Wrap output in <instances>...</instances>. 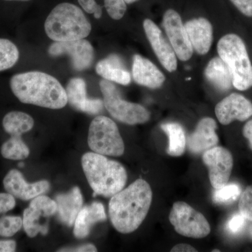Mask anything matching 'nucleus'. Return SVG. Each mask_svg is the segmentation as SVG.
Returning <instances> with one entry per match:
<instances>
[{
	"label": "nucleus",
	"instance_id": "obj_1",
	"mask_svg": "<svg viewBox=\"0 0 252 252\" xmlns=\"http://www.w3.org/2000/svg\"><path fill=\"white\" fill-rule=\"evenodd\" d=\"M152 188L148 182L138 179L111 198L109 215L119 233L135 231L145 220L152 205Z\"/></svg>",
	"mask_w": 252,
	"mask_h": 252
},
{
	"label": "nucleus",
	"instance_id": "obj_2",
	"mask_svg": "<svg viewBox=\"0 0 252 252\" xmlns=\"http://www.w3.org/2000/svg\"><path fill=\"white\" fill-rule=\"evenodd\" d=\"M10 88L20 102L52 109L67 103V94L58 79L46 73L33 71L15 74Z\"/></svg>",
	"mask_w": 252,
	"mask_h": 252
},
{
	"label": "nucleus",
	"instance_id": "obj_3",
	"mask_svg": "<svg viewBox=\"0 0 252 252\" xmlns=\"http://www.w3.org/2000/svg\"><path fill=\"white\" fill-rule=\"evenodd\" d=\"M81 165L95 195L112 198L126 186L127 175L125 167L102 154L95 152L84 154Z\"/></svg>",
	"mask_w": 252,
	"mask_h": 252
},
{
	"label": "nucleus",
	"instance_id": "obj_4",
	"mask_svg": "<svg viewBox=\"0 0 252 252\" xmlns=\"http://www.w3.org/2000/svg\"><path fill=\"white\" fill-rule=\"evenodd\" d=\"M91 25L80 8L70 3H61L51 11L44 29L55 41L78 40L90 34Z\"/></svg>",
	"mask_w": 252,
	"mask_h": 252
},
{
	"label": "nucleus",
	"instance_id": "obj_5",
	"mask_svg": "<svg viewBox=\"0 0 252 252\" xmlns=\"http://www.w3.org/2000/svg\"><path fill=\"white\" fill-rule=\"evenodd\" d=\"M217 51L231 73L233 86L239 91L252 86V65L245 43L235 34L223 36L219 41Z\"/></svg>",
	"mask_w": 252,
	"mask_h": 252
},
{
	"label": "nucleus",
	"instance_id": "obj_6",
	"mask_svg": "<svg viewBox=\"0 0 252 252\" xmlns=\"http://www.w3.org/2000/svg\"><path fill=\"white\" fill-rule=\"evenodd\" d=\"M88 143L95 153L111 157H121L125 146L117 124L104 116H97L91 122Z\"/></svg>",
	"mask_w": 252,
	"mask_h": 252
},
{
	"label": "nucleus",
	"instance_id": "obj_7",
	"mask_svg": "<svg viewBox=\"0 0 252 252\" xmlns=\"http://www.w3.org/2000/svg\"><path fill=\"white\" fill-rule=\"evenodd\" d=\"M99 87L103 94L104 104L112 117L128 125L142 124L148 122L150 113L143 106L127 102L110 81L102 80Z\"/></svg>",
	"mask_w": 252,
	"mask_h": 252
},
{
	"label": "nucleus",
	"instance_id": "obj_8",
	"mask_svg": "<svg viewBox=\"0 0 252 252\" xmlns=\"http://www.w3.org/2000/svg\"><path fill=\"white\" fill-rule=\"evenodd\" d=\"M177 233L193 238H203L211 231L210 223L203 214L185 202H176L169 215Z\"/></svg>",
	"mask_w": 252,
	"mask_h": 252
},
{
	"label": "nucleus",
	"instance_id": "obj_9",
	"mask_svg": "<svg viewBox=\"0 0 252 252\" xmlns=\"http://www.w3.org/2000/svg\"><path fill=\"white\" fill-rule=\"evenodd\" d=\"M57 212V203L46 195L33 198L29 207L23 212V227L30 238L41 233L46 235L49 226L41 223V219L49 218Z\"/></svg>",
	"mask_w": 252,
	"mask_h": 252
},
{
	"label": "nucleus",
	"instance_id": "obj_10",
	"mask_svg": "<svg viewBox=\"0 0 252 252\" xmlns=\"http://www.w3.org/2000/svg\"><path fill=\"white\" fill-rule=\"evenodd\" d=\"M203 161L209 170V177L212 187L220 189L229 181L233 166V158L228 149L213 147L204 152Z\"/></svg>",
	"mask_w": 252,
	"mask_h": 252
},
{
	"label": "nucleus",
	"instance_id": "obj_11",
	"mask_svg": "<svg viewBox=\"0 0 252 252\" xmlns=\"http://www.w3.org/2000/svg\"><path fill=\"white\" fill-rule=\"evenodd\" d=\"M162 25L177 57L182 61L190 59L193 49L180 14L175 10H167L164 14Z\"/></svg>",
	"mask_w": 252,
	"mask_h": 252
},
{
	"label": "nucleus",
	"instance_id": "obj_12",
	"mask_svg": "<svg viewBox=\"0 0 252 252\" xmlns=\"http://www.w3.org/2000/svg\"><path fill=\"white\" fill-rule=\"evenodd\" d=\"M51 56L67 55L70 57L74 69L83 71L91 67L94 60V49L86 39L68 41H55L49 49Z\"/></svg>",
	"mask_w": 252,
	"mask_h": 252
},
{
	"label": "nucleus",
	"instance_id": "obj_13",
	"mask_svg": "<svg viewBox=\"0 0 252 252\" xmlns=\"http://www.w3.org/2000/svg\"><path fill=\"white\" fill-rule=\"evenodd\" d=\"M143 27L152 49L162 65L168 72H175L177 68V56L170 41L165 39L160 28L152 20H144Z\"/></svg>",
	"mask_w": 252,
	"mask_h": 252
},
{
	"label": "nucleus",
	"instance_id": "obj_14",
	"mask_svg": "<svg viewBox=\"0 0 252 252\" xmlns=\"http://www.w3.org/2000/svg\"><path fill=\"white\" fill-rule=\"evenodd\" d=\"M5 190L22 200H29L49 191L50 184L48 181L41 180L29 184L18 170H10L3 180Z\"/></svg>",
	"mask_w": 252,
	"mask_h": 252
},
{
	"label": "nucleus",
	"instance_id": "obj_15",
	"mask_svg": "<svg viewBox=\"0 0 252 252\" xmlns=\"http://www.w3.org/2000/svg\"><path fill=\"white\" fill-rule=\"evenodd\" d=\"M215 114L223 125L235 120L245 122L252 116V103L242 94H232L217 104Z\"/></svg>",
	"mask_w": 252,
	"mask_h": 252
},
{
	"label": "nucleus",
	"instance_id": "obj_16",
	"mask_svg": "<svg viewBox=\"0 0 252 252\" xmlns=\"http://www.w3.org/2000/svg\"><path fill=\"white\" fill-rule=\"evenodd\" d=\"M65 91L67 102L78 111L94 115L99 114L103 109V101L99 99L88 98L86 82L81 78L71 79Z\"/></svg>",
	"mask_w": 252,
	"mask_h": 252
},
{
	"label": "nucleus",
	"instance_id": "obj_17",
	"mask_svg": "<svg viewBox=\"0 0 252 252\" xmlns=\"http://www.w3.org/2000/svg\"><path fill=\"white\" fill-rule=\"evenodd\" d=\"M217 128V123L212 118L201 119L195 131L189 137V151L193 154H201L216 147L219 142Z\"/></svg>",
	"mask_w": 252,
	"mask_h": 252
},
{
	"label": "nucleus",
	"instance_id": "obj_18",
	"mask_svg": "<svg viewBox=\"0 0 252 252\" xmlns=\"http://www.w3.org/2000/svg\"><path fill=\"white\" fill-rule=\"evenodd\" d=\"M192 47L198 54H207L213 40L211 23L204 18L190 20L185 25Z\"/></svg>",
	"mask_w": 252,
	"mask_h": 252
},
{
	"label": "nucleus",
	"instance_id": "obj_19",
	"mask_svg": "<svg viewBox=\"0 0 252 252\" xmlns=\"http://www.w3.org/2000/svg\"><path fill=\"white\" fill-rule=\"evenodd\" d=\"M132 76L139 85L158 89L165 82V77L158 68L149 60L135 55L132 62Z\"/></svg>",
	"mask_w": 252,
	"mask_h": 252
},
{
	"label": "nucleus",
	"instance_id": "obj_20",
	"mask_svg": "<svg viewBox=\"0 0 252 252\" xmlns=\"http://www.w3.org/2000/svg\"><path fill=\"white\" fill-rule=\"evenodd\" d=\"M56 202L59 220L64 225L72 226L83 207L84 199L80 189L76 187L67 193L59 194Z\"/></svg>",
	"mask_w": 252,
	"mask_h": 252
},
{
	"label": "nucleus",
	"instance_id": "obj_21",
	"mask_svg": "<svg viewBox=\"0 0 252 252\" xmlns=\"http://www.w3.org/2000/svg\"><path fill=\"white\" fill-rule=\"evenodd\" d=\"M107 220L103 205L94 202L89 205L82 207L74 221V235L77 238H86L93 226L98 222Z\"/></svg>",
	"mask_w": 252,
	"mask_h": 252
},
{
	"label": "nucleus",
	"instance_id": "obj_22",
	"mask_svg": "<svg viewBox=\"0 0 252 252\" xmlns=\"http://www.w3.org/2000/svg\"><path fill=\"white\" fill-rule=\"evenodd\" d=\"M96 72L104 79L114 81L122 85H128L131 81L130 73L126 69L122 59L112 54L99 61L96 65Z\"/></svg>",
	"mask_w": 252,
	"mask_h": 252
},
{
	"label": "nucleus",
	"instance_id": "obj_23",
	"mask_svg": "<svg viewBox=\"0 0 252 252\" xmlns=\"http://www.w3.org/2000/svg\"><path fill=\"white\" fill-rule=\"evenodd\" d=\"M205 76L214 87L220 91L230 90L233 86L229 68L220 57L215 58L209 62Z\"/></svg>",
	"mask_w": 252,
	"mask_h": 252
},
{
	"label": "nucleus",
	"instance_id": "obj_24",
	"mask_svg": "<svg viewBox=\"0 0 252 252\" xmlns=\"http://www.w3.org/2000/svg\"><path fill=\"white\" fill-rule=\"evenodd\" d=\"M34 119L29 114L18 111L6 114L2 121L3 128L11 136H21L34 127Z\"/></svg>",
	"mask_w": 252,
	"mask_h": 252
},
{
	"label": "nucleus",
	"instance_id": "obj_25",
	"mask_svg": "<svg viewBox=\"0 0 252 252\" xmlns=\"http://www.w3.org/2000/svg\"><path fill=\"white\" fill-rule=\"evenodd\" d=\"M161 129L169 137L167 153L171 157H178L185 153L187 138L185 130L177 123H166L162 124Z\"/></svg>",
	"mask_w": 252,
	"mask_h": 252
},
{
	"label": "nucleus",
	"instance_id": "obj_26",
	"mask_svg": "<svg viewBox=\"0 0 252 252\" xmlns=\"http://www.w3.org/2000/svg\"><path fill=\"white\" fill-rule=\"evenodd\" d=\"M1 154L9 160H24L29 157L30 149L21 136H11V138L1 145Z\"/></svg>",
	"mask_w": 252,
	"mask_h": 252
},
{
	"label": "nucleus",
	"instance_id": "obj_27",
	"mask_svg": "<svg viewBox=\"0 0 252 252\" xmlns=\"http://www.w3.org/2000/svg\"><path fill=\"white\" fill-rule=\"evenodd\" d=\"M19 56L17 46L12 41L0 38V72L14 67Z\"/></svg>",
	"mask_w": 252,
	"mask_h": 252
},
{
	"label": "nucleus",
	"instance_id": "obj_28",
	"mask_svg": "<svg viewBox=\"0 0 252 252\" xmlns=\"http://www.w3.org/2000/svg\"><path fill=\"white\" fill-rule=\"evenodd\" d=\"M241 194V189L237 184H227L226 185L215 189L213 201L217 204H230L235 201Z\"/></svg>",
	"mask_w": 252,
	"mask_h": 252
},
{
	"label": "nucleus",
	"instance_id": "obj_29",
	"mask_svg": "<svg viewBox=\"0 0 252 252\" xmlns=\"http://www.w3.org/2000/svg\"><path fill=\"white\" fill-rule=\"evenodd\" d=\"M23 227V219L16 216L0 217V236L10 238L14 236Z\"/></svg>",
	"mask_w": 252,
	"mask_h": 252
},
{
	"label": "nucleus",
	"instance_id": "obj_30",
	"mask_svg": "<svg viewBox=\"0 0 252 252\" xmlns=\"http://www.w3.org/2000/svg\"><path fill=\"white\" fill-rule=\"evenodd\" d=\"M239 210L247 220L252 222V185L247 187L239 200Z\"/></svg>",
	"mask_w": 252,
	"mask_h": 252
},
{
	"label": "nucleus",
	"instance_id": "obj_31",
	"mask_svg": "<svg viewBox=\"0 0 252 252\" xmlns=\"http://www.w3.org/2000/svg\"><path fill=\"white\" fill-rule=\"evenodd\" d=\"M104 7L114 20H120L124 17L127 9L124 0H104Z\"/></svg>",
	"mask_w": 252,
	"mask_h": 252
},
{
	"label": "nucleus",
	"instance_id": "obj_32",
	"mask_svg": "<svg viewBox=\"0 0 252 252\" xmlns=\"http://www.w3.org/2000/svg\"><path fill=\"white\" fill-rule=\"evenodd\" d=\"M246 220V219L241 214H235L227 223V230L232 234H238L245 228Z\"/></svg>",
	"mask_w": 252,
	"mask_h": 252
},
{
	"label": "nucleus",
	"instance_id": "obj_33",
	"mask_svg": "<svg viewBox=\"0 0 252 252\" xmlns=\"http://www.w3.org/2000/svg\"><path fill=\"white\" fill-rule=\"evenodd\" d=\"M78 1L84 11L89 14H94V18L99 19L102 16V7L94 0H78Z\"/></svg>",
	"mask_w": 252,
	"mask_h": 252
},
{
	"label": "nucleus",
	"instance_id": "obj_34",
	"mask_svg": "<svg viewBox=\"0 0 252 252\" xmlns=\"http://www.w3.org/2000/svg\"><path fill=\"white\" fill-rule=\"evenodd\" d=\"M16 199L9 193H0V215L11 211L16 207Z\"/></svg>",
	"mask_w": 252,
	"mask_h": 252
},
{
	"label": "nucleus",
	"instance_id": "obj_35",
	"mask_svg": "<svg viewBox=\"0 0 252 252\" xmlns=\"http://www.w3.org/2000/svg\"><path fill=\"white\" fill-rule=\"evenodd\" d=\"M231 2L244 15L252 17V0H230Z\"/></svg>",
	"mask_w": 252,
	"mask_h": 252
},
{
	"label": "nucleus",
	"instance_id": "obj_36",
	"mask_svg": "<svg viewBox=\"0 0 252 252\" xmlns=\"http://www.w3.org/2000/svg\"><path fill=\"white\" fill-rule=\"evenodd\" d=\"M97 251V248L94 247V245L92 244H86V245H80V246L75 247V248L62 249L59 252H94Z\"/></svg>",
	"mask_w": 252,
	"mask_h": 252
},
{
	"label": "nucleus",
	"instance_id": "obj_37",
	"mask_svg": "<svg viewBox=\"0 0 252 252\" xmlns=\"http://www.w3.org/2000/svg\"><path fill=\"white\" fill-rule=\"evenodd\" d=\"M16 250V243L14 240H0V252H14Z\"/></svg>",
	"mask_w": 252,
	"mask_h": 252
},
{
	"label": "nucleus",
	"instance_id": "obj_38",
	"mask_svg": "<svg viewBox=\"0 0 252 252\" xmlns=\"http://www.w3.org/2000/svg\"><path fill=\"white\" fill-rule=\"evenodd\" d=\"M172 252H197L195 248L188 244H178L171 250Z\"/></svg>",
	"mask_w": 252,
	"mask_h": 252
},
{
	"label": "nucleus",
	"instance_id": "obj_39",
	"mask_svg": "<svg viewBox=\"0 0 252 252\" xmlns=\"http://www.w3.org/2000/svg\"><path fill=\"white\" fill-rule=\"evenodd\" d=\"M243 132L245 137L248 139L250 147H251L252 150V120L249 121V122L245 124V126H244Z\"/></svg>",
	"mask_w": 252,
	"mask_h": 252
},
{
	"label": "nucleus",
	"instance_id": "obj_40",
	"mask_svg": "<svg viewBox=\"0 0 252 252\" xmlns=\"http://www.w3.org/2000/svg\"><path fill=\"white\" fill-rule=\"evenodd\" d=\"M126 4H132V3L135 2L137 0H124Z\"/></svg>",
	"mask_w": 252,
	"mask_h": 252
},
{
	"label": "nucleus",
	"instance_id": "obj_41",
	"mask_svg": "<svg viewBox=\"0 0 252 252\" xmlns=\"http://www.w3.org/2000/svg\"><path fill=\"white\" fill-rule=\"evenodd\" d=\"M5 1H28L30 0H5Z\"/></svg>",
	"mask_w": 252,
	"mask_h": 252
},
{
	"label": "nucleus",
	"instance_id": "obj_42",
	"mask_svg": "<svg viewBox=\"0 0 252 252\" xmlns=\"http://www.w3.org/2000/svg\"><path fill=\"white\" fill-rule=\"evenodd\" d=\"M18 165H19V167H21L24 166V163H23V162H20V163L18 164Z\"/></svg>",
	"mask_w": 252,
	"mask_h": 252
}]
</instances>
